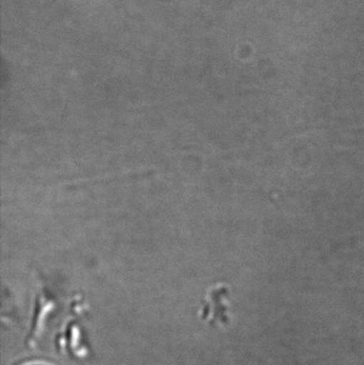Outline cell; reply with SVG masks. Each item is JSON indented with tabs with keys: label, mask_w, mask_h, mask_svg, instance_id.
I'll return each mask as SVG.
<instances>
[]
</instances>
